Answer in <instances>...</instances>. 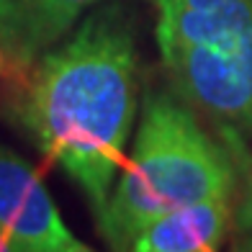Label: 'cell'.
Segmentation results:
<instances>
[{
	"label": "cell",
	"mask_w": 252,
	"mask_h": 252,
	"mask_svg": "<svg viewBox=\"0 0 252 252\" xmlns=\"http://www.w3.org/2000/svg\"><path fill=\"white\" fill-rule=\"evenodd\" d=\"M0 252H24V250H21L13 239H10L3 229H0Z\"/></svg>",
	"instance_id": "8"
},
{
	"label": "cell",
	"mask_w": 252,
	"mask_h": 252,
	"mask_svg": "<svg viewBox=\"0 0 252 252\" xmlns=\"http://www.w3.org/2000/svg\"><path fill=\"white\" fill-rule=\"evenodd\" d=\"M226 193H237V162L226 142L173 90H152L95 219L111 252H124L157 216Z\"/></svg>",
	"instance_id": "2"
},
{
	"label": "cell",
	"mask_w": 252,
	"mask_h": 252,
	"mask_svg": "<svg viewBox=\"0 0 252 252\" xmlns=\"http://www.w3.org/2000/svg\"><path fill=\"white\" fill-rule=\"evenodd\" d=\"M60 252H95V250H90L85 242H77L75 247H67V250H60Z\"/></svg>",
	"instance_id": "9"
},
{
	"label": "cell",
	"mask_w": 252,
	"mask_h": 252,
	"mask_svg": "<svg viewBox=\"0 0 252 252\" xmlns=\"http://www.w3.org/2000/svg\"><path fill=\"white\" fill-rule=\"evenodd\" d=\"M0 229L24 252H60L80 242L41 175L5 144H0Z\"/></svg>",
	"instance_id": "4"
},
{
	"label": "cell",
	"mask_w": 252,
	"mask_h": 252,
	"mask_svg": "<svg viewBox=\"0 0 252 252\" xmlns=\"http://www.w3.org/2000/svg\"><path fill=\"white\" fill-rule=\"evenodd\" d=\"M0 77H5V62H3V57H0Z\"/></svg>",
	"instance_id": "10"
},
{
	"label": "cell",
	"mask_w": 252,
	"mask_h": 252,
	"mask_svg": "<svg viewBox=\"0 0 252 252\" xmlns=\"http://www.w3.org/2000/svg\"><path fill=\"white\" fill-rule=\"evenodd\" d=\"M226 142L237 162V196L232 219V252H252V150L245 139L229 131H216Z\"/></svg>",
	"instance_id": "7"
},
{
	"label": "cell",
	"mask_w": 252,
	"mask_h": 252,
	"mask_svg": "<svg viewBox=\"0 0 252 252\" xmlns=\"http://www.w3.org/2000/svg\"><path fill=\"white\" fill-rule=\"evenodd\" d=\"M103 0H0V57L5 80L57 47Z\"/></svg>",
	"instance_id": "5"
},
{
	"label": "cell",
	"mask_w": 252,
	"mask_h": 252,
	"mask_svg": "<svg viewBox=\"0 0 252 252\" xmlns=\"http://www.w3.org/2000/svg\"><path fill=\"white\" fill-rule=\"evenodd\" d=\"M5 119L103 209L139 113V47L126 8H93L0 98Z\"/></svg>",
	"instance_id": "1"
},
{
	"label": "cell",
	"mask_w": 252,
	"mask_h": 252,
	"mask_svg": "<svg viewBox=\"0 0 252 252\" xmlns=\"http://www.w3.org/2000/svg\"><path fill=\"white\" fill-rule=\"evenodd\" d=\"M234 196H216L167 211L144 224L124 252H221L232 237Z\"/></svg>",
	"instance_id": "6"
},
{
	"label": "cell",
	"mask_w": 252,
	"mask_h": 252,
	"mask_svg": "<svg viewBox=\"0 0 252 252\" xmlns=\"http://www.w3.org/2000/svg\"><path fill=\"white\" fill-rule=\"evenodd\" d=\"M170 90L252 144V0H150Z\"/></svg>",
	"instance_id": "3"
}]
</instances>
